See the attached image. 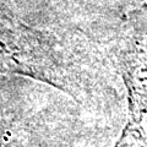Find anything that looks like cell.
<instances>
[{
  "label": "cell",
  "mask_w": 147,
  "mask_h": 147,
  "mask_svg": "<svg viewBox=\"0 0 147 147\" xmlns=\"http://www.w3.org/2000/svg\"><path fill=\"white\" fill-rule=\"evenodd\" d=\"M0 72L43 81L77 100L85 92L82 70L66 47L47 33L3 18Z\"/></svg>",
  "instance_id": "obj_1"
},
{
  "label": "cell",
  "mask_w": 147,
  "mask_h": 147,
  "mask_svg": "<svg viewBox=\"0 0 147 147\" xmlns=\"http://www.w3.org/2000/svg\"><path fill=\"white\" fill-rule=\"evenodd\" d=\"M117 60L126 87L129 121L142 124L147 114V4L125 16Z\"/></svg>",
  "instance_id": "obj_2"
},
{
  "label": "cell",
  "mask_w": 147,
  "mask_h": 147,
  "mask_svg": "<svg viewBox=\"0 0 147 147\" xmlns=\"http://www.w3.org/2000/svg\"><path fill=\"white\" fill-rule=\"evenodd\" d=\"M114 147H147V137L142 124L127 120Z\"/></svg>",
  "instance_id": "obj_3"
},
{
  "label": "cell",
  "mask_w": 147,
  "mask_h": 147,
  "mask_svg": "<svg viewBox=\"0 0 147 147\" xmlns=\"http://www.w3.org/2000/svg\"><path fill=\"white\" fill-rule=\"evenodd\" d=\"M0 147H16L12 130L1 112H0Z\"/></svg>",
  "instance_id": "obj_4"
}]
</instances>
